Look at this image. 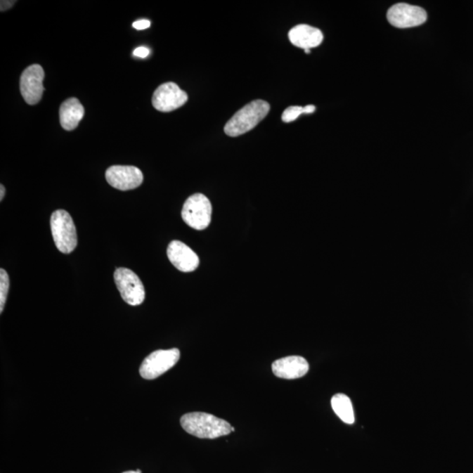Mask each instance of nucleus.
I'll list each match as a JSON object with an SVG mask.
<instances>
[{
	"mask_svg": "<svg viewBox=\"0 0 473 473\" xmlns=\"http://www.w3.org/2000/svg\"><path fill=\"white\" fill-rule=\"evenodd\" d=\"M181 425L190 435L202 439H219L233 432L232 425L226 420L204 412H192L181 416Z\"/></svg>",
	"mask_w": 473,
	"mask_h": 473,
	"instance_id": "nucleus-1",
	"label": "nucleus"
},
{
	"mask_svg": "<svg viewBox=\"0 0 473 473\" xmlns=\"http://www.w3.org/2000/svg\"><path fill=\"white\" fill-rule=\"evenodd\" d=\"M270 111V105L264 101L249 103L233 116L225 127V133L230 137H238L254 129Z\"/></svg>",
	"mask_w": 473,
	"mask_h": 473,
	"instance_id": "nucleus-2",
	"label": "nucleus"
},
{
	"mask_svg": "<svg viewBox=\"0 0 473 473\" xmlns=\"http://www.w3.org/2000/svg\"><path fill=\"white\" fill-rule=\"evenodd\" d=\"M51 232L55 244L63 254H70L77 245L76 226L69 212L58 209L51 219Z\"/></svg>",
	"mask_w": 473,
	"mask_h": 473,
	"instance_id": "nucleus-3",
	"label": "nucleus"
},
{
	"mask_svg": "<svg viewBox=\"0 0 473 473\" xmlns=\"http://www.w3.org/2000/svg\"><path fill=\"white\" fill-rule=\"evenodd\" d=\"M212 206L205 195L197 193L185 201L181 218L186 225L195 230L207 228L212 221Z\"/></svg>",
	"mask_w": 473,
	"mask_h": 473,
	"instance_id": "nucleus-4",
	"label": "nucleus"
},
{
	"mask_svg": "<svg viewBox=\"0 0 473 473\" xmlns=\"http://www.w3.org/2000/svg\"><path fill=\"white\" fill-rule=\"evenodd\" d=\"M181 353L177 348L157 350L144 359L140 368V375L145 380H155L164 375L179 361Z\"/></svg>",
	"mask_w": 473,
	"mask_h": 473,
	"instance_id": "nucleus-5",
	"label": "nucleus"
},
{
	"mask_svg": "<svg viewBox=\"0 0 473 473\" xmlns=\"http://www.w3.org/2000/svg\"><path fill=\"white\" fill-rule=\"evenodd\" d=\"M115 280L121 297L127 304L138 306L144 302L145 287L136 273L128 268H117Z\"/></svg>",
	"mask_w": 473,
	"mask_h": 473,
	"instance_id": "nucleus-6",
	"label": "nucleus"
},
{
	"mask_svg": "<svg viewBox=\"0 0 473 473\" xmlns=\"http://www.w3.org/2000/svg\"><path fill=\"white\" fill-rule=\"evenodd\" d=\"M45 73L39 64L27 67L20 77V90L25 102L30 105L38 104L44 92Z\"/></svg>",
	"mask_w": 473,
	"mask_h": 473,
	"instance_id": "nucleus-7",
	"label": "nucleus"
},
{
	"mask_svg": "<svg viewBox=\"0 0 473 473\" xmlns=\"http://www.w3.org/2000/svg\"><path fill=\"white\" fill-rule=\"evenodd\" d=\"M387 18L393 27L410 28L425 23L427 20V13L422 7L398 3L387 11Z\"/></svg>",
	"mask_w": 473,
	"mask_h": 473,
	"instance_id": "nucleus-8",
	"label": "nucleus"
},
{
	"mask_svg": "<svg viewBox=\"0 0 473 473\" xmlns=\"http://www.w3.org/2000/svg\"><path fill=\"white\" fill-rule=\"evenodd\" d=\"M188 101V94L175 83L163 84L156 89L152 104L159 112H169L181 108Z\"/></svg>",
	"mask_w": 473,
	"mask_h": 473,
	"instance_id": "nucleus-9",
	"label": "nucleus"
},
{
	"mask_svg": "<svg viewBox=\"0 0 473 473\" xmlns=\"http://www.w3.org/2000/svg\"><path fill=\"white\" fill-rule=\"evenodd\" d=\"M108 183L117 190L127 191L140 187L143 183V174L134 166L115 165L106 170Z\"/></svg>",
	"mask_w": 473,
	"mask_h": 473,
	"instance_id": "nucleus-10",
	"label": "nucleus"
},
{
	"mask_svg": "<svg viewBox=\"0 0 473 473\" xmlns=\"http://www.w3.org/2000/svg\"><path fill=\"white\" fill-rule=\"evenodd\" d=\"M167 255L173 266L183 273L195 271L200 262L197 254L190 247L178 240H174L169 245Z\"/></svg>",
	"mask_w": 473,
	"mask_h": 473,
	"instance_id": "nucleus-11",
	"label": "nucleus"
},
{
	"mask_svg": "<svg viewBox=\"0 0 473 473\" xmlns=\"http://www.w3.org/2000/svg\"><path fill=\"white\" fill-rule=\"evenodd\" d=\"M309 365L307 361L301 356H289L277 359L272 364L273 375L278 378L296 380L307 375Z\"/></svg>",
	"mask_w": 473,
	"mask_h": 473,
	"instance_id": "nucleus-12",
	"label": "nucleus"
},
{
	"mask_svg": "<svg viewBox=\"0 0 473 473\" xmlns=\"http://www.w3.org/2000/svg\"><path fill=\"white\" fill-rule=\"evenodd\" d=\"M289 39L294 46L306 51L318 47L323 41V34L318 28L300 24L290 31Z\"/></svg>",
	"mask_w": 473,
	"mask_h": 473,
	"instance_id": "nucleus-13",
	"label": "nucleus"
},
{
	"mask_svg": "<svg viewBox=\"0 0 473 473\" xmlns=\"http://www.w3.org/2000/svg\"><path fill=\"white\" fill-rule=\"evenodd\" d=\"M60 126L66 131L76 129L84 116V108L76 98L67 99L59 110Z\"/></svg>",
	"mask_w": 473,
	"mask_h": 473,
	"instance_id": "nucleus-14",
	"label": "nucleus"
},
{
	"mask_svg": "<svg viewBox=\"0 0 473 473\" xmlns=\"http://www.w3.org/2000/svg\"><path fill=\"white\" fill-rule=\"evenodd\" d=\"M332 407L334 412L344 422L353 425L355 421L353 403L344 394H337L332 397Z\"/></svg>",
	"mask_w": 473,
	"mask_h": 473,
	"instance_id": "nucleus-15",
	"label": "nucleus"
},
{
	"mask_svg": "<svg viewBox=\"0 0 473 473\" xmlns=\"http://www.w3.org/2000/svg\"><path fill=\"white\" fill-rule=\"evenodd\" d=\"M315 111L316 106L312 105H306L304 108H302V106H290V108H287L283 112L282 119L285 123L293 122V121L297 120L304 113L311 115V113Z\"/></svg>",
	"mask_w": 473,
	"mask_h": 473,
	"instance_id": "nucleus-16",
	"label": "nucleus"
},
{
	"mask_svg": "<svg viewBox=\"0 0 473 473\" xmlns=\"http://www.w3.org/2000/svg\"><path fill=\"white\" fill-rule=\"evenodd\" d=\"M10 280L8 273L3 268L0 270V312H3L5 307L7 294H8Z\"/></svg>",
	"mask_w": 473,
	"mask_h": 473,
	"instance_id": "nucleus-17",
	"label": "nucleus"
},
{
	"mask_svg": "<svg viewBox=\"0 0 473 473\" xmlns=\"http://www.w3.org/2000/svg\"><path fill=\"white\" fill-rule=\"evenodd\" d=\"M150 26L151 22L148 20H140L135 21L133 24V27L137 30H147V28L150 27Z\"/></svg>",
	"mask_w": 473,
	"mask_h": 473,
	"instance_id": "nucleus-18",
	"label": "nucleus"
},
{
	"mask_svg": "<svg viewBox=\"0 0 473 473\" xmlns=\"http://www.w3.org/2000/svg\"><path fill=\"white\" fill-rule=\"evenodd\" d=\"M149 54H150V51H149V48H145V47L137 48L134 51V55L135 56H137V58H148Z\"/></svg>",
	"mask_w": 473,
	"mask_h": 473,
	"instance_id": "nucleus-19",
	"label": "nucleus"
},
{
	"mask_svg": "<svg viewBox=\"0 0 473 473\" xmlns=\"http://www.w3.org/2000/svg\"><path fill=\"white\" fill-rule=\"evenodd\" d=\"M16 1H1V11L4 12V11H6L11 8L14 4H15Z\"/></svg>",
	"mask_w": 473,
	"mask_h": 473,
	"instance_id": "nucleus-20",
	"label": "nucleus"
},
{
	"mask_svg": "<svg viewBox=\"0 0 473 473\" xmlns=\"http://www.w3.org/2000/svg\"><path fill=\"white\" fill-rule=\"evenodd\" d=\"M6 188L3 185H0V200H3L4 197H5Z\"/></svg>",
	"mask_w": 473,
	"mask_h": 473,
	"instance_id": "nucleus-21",
	"label": "nucleus"
},
{
	"mask_svg": "<svg viewBox=\"0 0 473 473\" xmlns=\"http://www.w3.org/2000/svg\"><path fill=\"white\" fill-rule=\"evenodd\" d=\"M123 473H141V472H138V471H128Z\"/></svg>",
	"mask_w": 473,
	"mask_h": 473,
	"instance_id": "nucleus-22",
	"label": "nucleus"
},
{
	"mask_svg": "<svg viewBox=\"0 0 473 473\" xmlns=\"http://www.w3.org/2000/svg\"><path fill=\"white\" fill-rule=\"evenodd\" d=\"M305 51L306 54H309V53H311V49H306V51Z\"/></svg>",
	"mask_w": 473,
	"mask_h": 473,
	"instance_id": "nucleus-23",
	"label": "nucleus"
},
{
	"mask_svg": "<svg viewBox=\"0 0 473 473\" xmlns=\"http://www.w3.org/2000/svg\"><path fill=\"white\" fill-rule=\"evenodd\" d=\"M234 430H235V429H234L233 427L232 432H233Z\"/></svg>",
	"mask_w": 473,
	"mask_h": 473,
	"instance_id": "nucleus-24",
	"label": "nucleus"
}]
</instances>
